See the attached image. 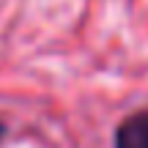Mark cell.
Listing matches in <instances>:
<instances>
[{"mask_svg": "<svg viewBox=\"0 0 148 148\" xmlns=\"http://www.w3.org/2000/svg\"><path fill=\"white\" fill-rule=\"evenodd\" d=\"M112 148H148V107L129 112L115 126Z\"/></svg>", "mask_w": 148, "mask_h": 148, "instance_id": "cell-1", "label": "cell"}, {"mask_svg": "<svg viewBox=\"0 0 148 148\" xmlns=\"http://www.w3.org/2000/svg\"><path fill=\"white\" fill-rule=\"evenodd\" d=\"M5 134H8V129H5V123L0 121V143H3V140H5Z\"/></svg>", "mask_w": 148, "mask_h": 148, "instance_id": "cell-2", "label": "cell"}]
</instances>
